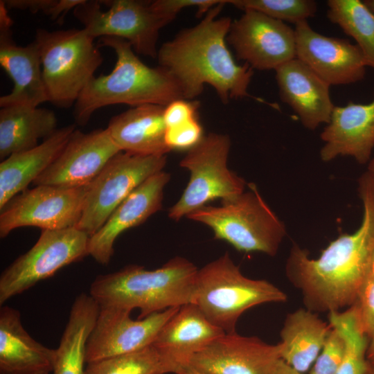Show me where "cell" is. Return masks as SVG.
Wrapping results in <instances>:
<instances>
[{
    "label": "cell",
    "instance_id": "cell-1",
    "mask_svg": "<svg viewBox=\"0 0 374 374\" xmlns=\"http://www.w3.org/2000/svg\"><path fill=\"white\" fill-rule=\"evenodd\" d=\"M357 184L363 206L359 227L330 242L315 259L296 244L287 259V276L312 312H331L350 307L365 278L374 248V175L366 170Z\"/></svg>",
    "mask_w": 374,
    "mask_h": 374
},
{
    "label": "cell",
    "instance_id": "cell-2",
    "mask_svg": "<svg viewBox=\"0 0 374 374\" xmlns=\"http://www.w3.org/2000/svg\"><path fill=\"white\" fill-rule=\"evenodd\" d=\"M226 3L228 1L223 0L197 24L164 42L158 48L159 66L175 78L184 99L194 100L202 93L204 85L209 84L224 104L245 97L267 103L249 93L253 69L247 64H238L227 46L226 37L233 20L218 17Z\"/></svg>",
    "mask_w": 374,
    "mask_h": 374
},
{
    "label": "cell",
    "instance_id": "cell-3",
    "mask_svg": "<svg viewBox=\"0 0 374 374\" xmlns=\"http://www.w3.org/2000/svg\"><path fill=\"white\" fill-rule=\"evenodd\" d=\"M99 42L115 52L116 62L109 73L95 76L81 93L73 112L75 124L86 125L96 110L109 105L166 107L175 100L184 99L172 75L160 66H147L136 56L129 42L116 37H103Z\"/></svg>",
    "mask_w": 374,
    "mask_h": 374
},
{
    "label": "cell",
    "instance_id": "cell-4",
    "mask_svg": "<svg viewBox=\"0 0 374 374\" xmlns=\"http://www.w3.org/2000/svg\"><path fill=\"white\" fill-rule=\"evenodd\" d=\"M196 266L175 257L154 270L131 265L93 280L89 294L100 308L140 310L138 319L193 303Z\"/></svg>",
    "mask_w": 374,
    "mask_h": 374
},
{
    "label": "cell",
    "instance_id": "cell-5",
    "mask_svg": "<svg viewBox=\"0 0 374 374\" xmlns=\"http://www.w3.org/2000/svg\"><path fill=\"white\" fill-rule=\"evenodd\" d=\"M286 301L285 292L271 283L244 276L226 252L198 269L193 303L213 324L231 333L251 308Z\"/></svg>",
    "mask_w": 374,
    "mask_h": 374
},
{
    "label": "cell",
    "instance_id": "cell-6",
    "mask_svg": "<svg viewBox=\"0 0 374 374\" xmlns=\"http://www.w3.org/2000/svg\"><path fill=\"white\" fill-rule=\"evenodd\" d=\"M249 190L220 206L206 205L186 217L210 227L215 238L243 252L275 256L285 235L284 223L271 209L253 183Z\"/></svg>",
    "mask_w": 374,
    "mask_h": 374
},
{
    "label": "cell",
    "instance_id": "cell-7",
    "mask_svg": "<svg viewBox=\"0 0 374 374\" xmlns=\"http://www.w3.org/2000/svg\"><path fill=\"white\" fill-rule=\"evenodd\" d=\"M87 31L72 28L36 30L34 41L39 51L42 79L48 100L60 108L74 105L103 57Z\"/></svg>",
    "mask_w": 374,
    "mask_h": 374
},
{
    "label": "cell",
    "instance_id": "cell-8",
    "mask_svg": "<svg viewBox=\"0 0 374 374\" xmlns=\"http://www.w3.org/2000/svg\"><path fill=\"white\" fill-rule=\"evenodd\" d=\"M230 148L228 135L210 133L188 150L179 166L190 172V179L169 208L170 219L178 221L214 199H231L244 191L245 181L227 167Z\"/></svg>",
    "mask_w": 374,
    "mask_h": 374
},
{
    "label": "cell",
    "instance_id": "cell-9",
    "mask_svg": "<svg viewBox=\"0 0 374 374\" xmlns=\"http://www.w3.org/2000/svg\"><path fill=\"white\" fill-rule=\"evenodd\" d=\"M74 17L95 39L116 37L135 53L157 58L160 30L174 19L154 10L151 1H87L73 10Z\"/></svg>",
    "mask_w": 374,
    "mask_h": 374
},
{
    "label": "cell",
    "instance_id": "cell-10",
    "mask_svg": "<svg viewBox=\"0 0 374 374\" xmlns=\"http://www.w3.org/2000/svg\"><path fill=\"white\" fill-rule=\"evenodd\" d=\"M166 158V155L141 156L125 152L116 154L87 186L82 215L75 228L93 235L135 188L163 170Z\"/></svg>",
    "mask_w": 374,
    "mask_h": 374
},
{
    "label": "cell",
    "instance_id": "cell-11",
    "mask_svg": "<svg viewBox=\"0 0 374 374\" xmlns=\"http://www.w3.org/2000/svg\"><path fill=\"white\" fill-rule=\"evenodd\" d=\"M89 236L75 227L42 230L36 243L0 276V304L88 256Z\"/></svg>",
    "mask_w": 374,
    "mask_h": 374
},
{
    "label": "cell",
    "instance_id": "cell-12",
    "mask_svg": "<svg viewBox=\"0 0 374 374\" xmlns=\"http://www.w3.org/2000/svg\"><path fill=\"white\" fill-rule=\"evenodd\" d=\"M87 186L38 185L13 197L0 209V237L23 226L42 230L75 227L82 212Z\"/></svg>",
    "mask_w": 374,
    "mask_h": 374
},
{
    "label": "cell",
    "instance_id": "cell-13",
    "mask_svg": "<svg viewBox=\"0 0 374 374\" xmlns=\"http://www.w3.org/2000/svg\"><path fill=\"white\" fill-rule=\"evenodd\" d=\"M226 41L238 59L253 70L275 71L296 57L294 29L255 10L232 21Z\"/></svg>",
    "mask_w": 374,
    "mask_h": 374
},
{
    "label": "cell",
    "instance_id": "cell-14",
    "mask_svg": "<svg viewBox=\"0 0 374 374\" xmlns=\"http://www.w3.org/2000/svg\"><path fill=\"white\" fill-rule=\"evenodd\" d=\"M179 308H169L134 320L130 317L131 312L100 307L86 344V363L133 353L151 346L162 327Z\"/></svg>",
    "mask_w": 374,
    "mask_h": 374
},
{
    "label": "cell",
    "instance_id": "cell-15",
    "mask_svg": "<svg viewBox=\"0 0 374 374\" xmlns=\"http://www.w3.org/2000/svg\"><path fill=\"white\" fill-rule=\"evenodd\" d=\"M120 152L107 128L88 133L76 129L57 157L33 184L64 188L87 186Z\"/></svg>",
    "mask_w": 374,
    "mask_h": 374
},
{
    "label": "cell",
    "instance_id": "cell-16",
    "mask_svg": "<svg viewBox=\"0 0 374 374\" xmlns=\"http://www.w3.org/2000/svg\"><path fill=\"white\" fill-rule=\"evenodd\" d=\"M296 57L330 86L362 81L366 63L355 44L346 39L321 35L308 21L295 25Z\"/></svg>",
    "mask_w": 374,
    "mask_h": 374
},
{
    "label": "cell",
    "instance_id": "cell-17",
    "mask_svg": "<svg viewBox=\"0 0 374 374\" xmlns=\"http://www.w3.org/2000/svg\"><path fill=\"white\" fill-rule=\"evenodd\" d=\"M280 359V344L257 337L225 333L195 354L190 366L205 374H272Z\"/></svg>",
    "mask_w": 374,
    "mask_h": 374
},
{
    "label": "cell",
    "instance_id": "cell-18",
    "mask_svg": "<svg viewBox=\"0 0 374 374\" xmlns=\"http://www.w3.org/2000/svg\"><path fill=\"white\" fill-rule=\"evenodd\" d=\"M13 21L3 0L0 1V64L13 82L10 93L1 96L0 107H38L48 102L42 79L39 51L33 40L17 46L12 39Z\"/></svg>",
    "mask_w": 374,
    "mask_h": 374
},
{
    "label": "cell",
    "instance_id": "cell-19",
    "mask_svg": "<svg viewBox=\"0 0 374 374\" xmlns=\"http://www.w3.org/2000/svg\"><path fill=\"white\" fill-rule=\"evenodd\" d=\"M170 175L159 172L135 188L112 212L103 226L89 237L88 255L97 262L109 264L116 238L129 229L145 222L161 208L163 190Z\"/></svg>",
    "mask_w": 374,
    "mask_h": 374
},
{
    "label": "cell",
    "instance_id": "cell-20",
    "mask_svg": "<svg viewBox=\"0 0 374 374\" xmlns=\"http://www.w3.org/2000/svg\"><path fill=\"white\" fill-rule=\"evenodd\" d=\"M320 138L323 142L319 152L321 161L348 156L360 165L368 163L374 148V90L368 103L349 102L335 106Z\"/></svg>",
    "mask_w": 374,
    "mask_h": 374
},
{
    "label": "cell",
    "instance_id": "cell-21",
    "mask_svg": "<svg viewBox=\"0 0 374 374\" xmlns=\"http://www.w3.org/2000/svg\"><path fill=\"white\" fill-rule=\"evenodd\" d=\"M275 72L280 99L292 108L304 127L314 130L329 122L335 105L328 84L296 57Z\"/></svg>",
    "mask_w": 374,
    "mask_h": 374
},
{
    "label": "cell",
    "instance_id": "cell-22",
    "mask_svg": "<svg viewBox=\"0 0 374 374\" xmlns=\"http://www.w3.org/2000/svg\"><path fill=\"white\" fill-rule=\"evenodd\" d=\"M224 334L191 303L179 308L162 327L152 345L177 374L180 368L188 365L195 354Z\"/></svg>",
    "mask_w": 374,
    "mask_h": 374
},
{
    "label": "cell",
    "instance_id": "cell-23",
    "mask_svg": "<svg viewBox=\"0 0 374 374\" xmlns=\"http://www.w3.org/2000/svg\"><path fill=\"white\" fill-rule=\"evenodd\" d=\"M55 349L35 341L23 327L19 310L0 309V374H50Z\"/></svg>",
    "mask_w": 374,
    "mask_h": 374
},
{
    "label": "cell",
    "instance_id": "cell-24",
    "mask_svg": "<svg viewBox=\"0 0 374 374\" xmlns=\"http://www.w3.org/2000/svg\"><path fill=\"white\" fill-rule=\"evenodd\" d=\"M164 107L143 105L113 116L107 129L122 152L141 156H163L170 152L165 140Z\"/></svg>",
    "mask_w": 374,
    "mask_h": 374
},
{
    "label": "cell",
    "instance_id": "cell-25",
    "mask_svg": "<svg viewBox=\"0 0 374 374\" xmlns=\"http://www.w3.org/2000/svg\"><path fill=\"white\" fill-rule=\"evenodd\" d=\"M76 130V124L57 129L30 150L12 154L0 163V209L27 189L55 161Z\"/></svg>",
    "mask_w": 374,
    "mask_h": 374
},
{
    "label": "cell",
    "instance_id": "cell-26",
    "mask_svg": "<svg viewBox=\"0 0 374 374\" xmlns=\"http://www.w3.org/2000/svg\"><path fill=\"white\" fill-rule=\"evenodd\" d=\"M53 111L27 105H10L0 109V159L26 151L39 145L57 130Z\"/></svg>",
    "mask_w": 374,
    "mask_h": 374
},
{
    "label": "cell",
    "instance_id": "cell-27",
    "mask_svg": "<svg viewBox=\"0 0 374 374\" xmlns=\"http://www.w3.org/2000/svg\"><path fill=\"white\" fill-rule=\"evenodd\" d=\"M332 326L314 312L299 308L288 314L280 330V359L307 372L320 353Z\"/></svg>",
    "mask_w": 374,
    "mask_h": 374
},
{
    "label": "cell",
    "instance_id": "cell-28",
    "mask_svg": "<svg viewBox=\"0 0 374 374\" xmlns=\"http://www.w3.org/2000/svg\"><path fill=\"white\" fill-rule=\"evenodd\" d=\"M99 312L98 303L90 294L82 293L75 299L55 349L53 374H84L86 344Z\"/></svg>",
    "mask_w": 374,
    "mask_h": 374
},
{
    "label": "cell",
    "instance_id": "cell-29",
    "mask_svg": "<svg viewBox=\"0 0 374 374\" xmlns=\"http://www.w3.org/2000/svg\"><path fill=\"white\" fill-rule=\"evenodd\" d=\"M327 17L353 37L367 66L374 69V14L359 0H328Z\"/></svg>",
    "mask_w": 374,
    "mask_h": 374
},
{
    "label": "cell",
    "instance_id": "cell-30",
    "mask_svg": "<svg viewBox=\"0 0 374 374\" xmlns=\"http://www.w3.org/2000/svg\"><path fill=\"white\" fill-rule=\"evenodd\" d=\"M329 323L337 328L346 341V353L336 374H366L368 338L362 331L353 306L344 312H329Z\"/></svg>",
    "mask_w": 374,
    "mask_h": 374
},
{
    "label": "cell",
    "instance_id": "cell-31",
    "mask_svg": "<svg viewBox=\"0 0 374 374\" xmlns=\"http://www.w3.org/2000/svg\"><path fill=\"white\" fill-rule=\"evenodd\" d=\"M172 369L152 346L87 364L84 374H166Z\"/></svg>",
    "mask_w": 374,
    "mask_h": 374
},
{
    "label": "cell",
    "instance_id": "cell-32",
    "mask_svg": "<svg viewBox=\"0 0 374 374\" xmlns=\"http://www.w3.org/2000/svg\"><path fill=\"white\" fill-rule=\"evenodd\" d=\"M228 3L295 25L313 17L317 11V3L313 0H228Z\"/></svg>",
    "mask_w": 374,
    "mask_h": 374
},
{
    "label": "cell",
    "instance_id": "cell-33",
    "mask_svg": "<svg viewBox=\"0 0 374 374\" xmlns=\"http://www.w3.org/2000/svg\"><path fill=\"white\" fill-rule=\"evenodd\" d=\"M346 348L344 337L332 326L309 374H336L343 362Z\"/></svg>",
    "mask_w": 374,
    "mask_h": 374
},
{
    "label": "cell",
    "instance_id": "cell-34",
    "mask_svg": "<svg viewBox=\"0 0 374 374\" xmlns=\"http://www.w3.org/2000/svg\"><path fill=\"white\" fill-rule=\"evenodd\" d=\"M8 9L42 12L57 23H62L67 12L84 0H3Z\"/></svg>",
    "mask_w": 374,
    "mask_h": 374
},
{
    "label": "cell",
    "instance_id": "cell-35",
    "mask_svg": "<svg viewBox=\"0 0 374 374\" xmlns=\"http://www.w3.org/2000/svg\"><path fill=\"white\" fill-rule=\"evenodd\" d=\"M351 306L362 331L370 341L374 337V280L364 278Z\"/></svg>",
    "mask_w": 374,
    "mask_h": 374
},
{
    "label": "cell",
    "instance_id": "cell-36",
    "mask_svg": "<svg viewBox=\"0 0 374 374\" xmlns=\"http://www.w3.org/2000/svg\"><path fill=\"white\" fill-rule=\"evenodd\" d=\"M198 118L173 127L166 128V145L172 150H190L197 145L204 136Z\"/></svg>",
    "mask_w": 374,
    "mask_h": 374
},
{
    "label": "cell",
    "instance_id": "cell-37",
    "mask_svg": "<svg viewBox=\"0 0 374 374\" xmlns=\"http://www.w3.org/2000/svg\"><path fill=\"white\" fill-rule=\"evenodd\" d=\"M199 102L195 100L177 99L164 107L163 119L166 128L176 127L197 118Z\"/></svg>",
    "mask_w": 374,
    "mask_h": 374
},
{
    "label": "cell",
    "instance_id": "cell-38",
    "mask_svg": "<svg viewBox=\"0 0 374 374\" xmlns=\"http://www.w3.org/2000/svg\"><path fill=\"white\" fill-rule=\"evenodd\" d=\"M223 0H156L151 1V6L156 11L175 19L182 9L187 7H197L198 17L205 15L212 8Z\"/></svg>",
    "mask_w": 374,
    "mask_h": 374
},
{
    "label": "cell",
    "instance_id": "cell-39",
    "mask_svg": "<svg viewBox=\"0 0 374 374\" xmlns=\"http://www.w3.org/2000/svg\"><path fill=\"white\" fill-rule=\"evenodd\" d=\"M272 374H303L299 372L283 359H280L276 363Z\"/></svg>",
    "mask_w": 374,
    "mask_h": 374
},
{
    "label": "cell",
    "instance_id": "cell-40",
    "mask_svg": "<svg viewBox=\"0 0 374 374\" xmlns=\"http://www.w3.org/2000/svg\"><path fill=\"white\" fill-rule=\"evenodd\" d=\"M365 278L374 280V248L373 249L369 256Z\"/></svg>",
    "mask_w": 374,
    "mask_h": 374
},
{
    "label": "cell",
    "instance_id": "cell-41",
    "mask_svg": "<svg viewBox=\"0 0 374 374\" xmlns=\"http://www.w3.org/2000/svg\"><path fill=\"white\" fill-rule=\"evenodd\" d=\"M366 359L371 363H374V337L369 341L367 351Z\"/></svg>",
    "mask_w": 374,
    "mask_h": 374
},
{
    "label": "cell",
    "instance_id": "cell-42",
    "mask_svg": "<svg viewBox=\"0 0 374 374\" xmlns=\"http://www.w3.org/2000/svg\"><path fill=\"white\" fill-rule=\"evenodd\" d=\"M177 374H205V373H202L190 366H186L180 368L177 373Z\"/></svg>",
    "mask_w": 374,
    "mask_h": 374
},
{
    "label": "cell",
    "instance_id": "cell-43",
    "mask_svg": "<svg viewBox=\"0 0 374 374\" xmlns=\"http://www.w3.org/2000/svg\"><path fill=\"white\" fill-rule=\"evenodd\" d=\"M364 3L374 14V0H364Z\"/></svg>",
    "mask_w": 374,
    "mask_h": 374
},
{
    "label": "cell",
    "instance_id": "cell-44",
    "mask_svg": "<svg viewBox=\"0 0 374 374\" xmlns=\"http://www.w3.org/2000/svg\"><path fill=\"white\" fill-rule=\"evenodd\" d=\"M367 170L374 175V158L371 159L368 162Z\"/></svg>",
    "mask_w": 374,
    "mask_h": 374
},
{
    "label": "cell",
    "instance_id": "cell-45",
    "mask_svg": "<svg viewBox=\"0 0 374 374\" xmlns=\"http://www.w3.org/2000/svg\"><path fill=\"white\" fill-rule=\"evenodd\" d=\"M366 374H374V363H371L368 362Z\"/></svg>",
    "mask_w": 374,
    "mask_h": 374
}]
</instances>
